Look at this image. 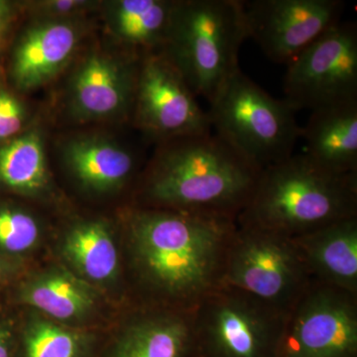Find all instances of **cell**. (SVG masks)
Wrapping results in <instances>:
<instances>
[{"label": "cell", "instance_id": "obj_3", "mask_svg": "<svg viewBox=\"0 0 357 357\" xmlns=\"http://www.w3.org/2000/svg\"><path fill=\"white\" fill-rule=\"evenodd\" d=\"M357 217V173L335 174L306 154L269 167L237 222L294 238Z\"/></svg>", "mask_w": 357, "mask_h": 357}, {"label": "cell", "instance_id": "obj_5", "mask_svg": "<svg viewBox=\"0 0 357 357\" xmlns=\"http://www.w3.org/2000/svg\"><path fill=\"white\" fill-rule=\"evenodd\" d=\"M211 129L259 170L293 156L302 136L286 100L272 98L239 69L210 102Z\"/></svg>", "mask_w": 357, "mask_h": 357}, {"label": "cell", "instance_id": "obj_13", "mask_svg": "<svg viewBox=\"0 0 357 357\" xmlns=\"http://www.w3.org/2000/svg\"><path fill=\"white\" fill-rule=\"evenodd\" d=\"M292 241L314 283L357 296V217Z\"/></svg>", "mask_w": 357, "mask_h": 357}, {"label": "cell", "instance_id": "obj_15", "mask_svg": "<svg viewBox=\"0 0 357 357\" xmlns=\"http://www.w3.org/2000/svg\"><path fill=\"white\" fill-rule=\"evenodd\" d=\"M79 33L61 21L30 28L18 42L11 62V77L18 89H36L50 81L74 53Z\"/></svg>", "mask_w": 357, "mask_h": 357}, {"label": "cell", "instance_id": "obj_10", "mask_svg": "<svg viewBox=\"0 0 357 357\" xmlns=\"http://www.w3.org/2000/svg\"><path fill=\"white\" fill-rule=\"evenodd\" d=\"M196 96L162 52L145 56L134 96L136 121L145 132L165 141L211 133L208 112Z\"/></svg>", "mask_w": 357, "mask_h": 357}, {"label": "cell", "instance_id": "obj_16", "mask_svg": "<svg viewBox=\"0 0 357 357\" xmlns=\"http://www.w3.org/2000/svg\"><path fill=\"white\" fill-rule=\"evenodd\" d=\"M301 138L307 156L321 168L357 173V102L312 112Z\"/></svg>", "mask_w": 357, "mask_h": 357}, {"label": "cell", "instance_id": "obj_29", "mask_svg": "<svg viewBox=\"0 0 357 357\" xmlns=\"http://www.w3.org/2000/svg\"><path fill=\"white\" fill-rule=\"evenodd\" d=\"M1 93H2V89L0 88V105H1Z\"/></svg>", "mask_w": 357, "mask_h": 357}, {"label": "cell", "instance_id": "obj_27", "mask_svg": "<svg viewBox=\"0 0 357 357\" xmlns=\"http://www.w3.org/2000/svg\"><path fill=\"white\" fill-rule=\"evenodd\" d=\"M86 2L82 1H51L45 4L49 8H51L54 13H68V11L74 10L83 6H86Z\"/></svg>", "mask_w": 357, "mask_h": 357}, {"label": "cell", "instance_id": "obj_14", "mask_svg": "<svg viewBox=\"0 0 357 357\" xmlns=\"http://www.w3.org/2000/svg\"><path fill=\"white\" fill-rule=\"evenodd\" d=\"M139 68L102 55L86 59L73 79L74 114L79 119H100L126 112L134 102Z\"/></svg>", "mask_w": 357, "mask_h": 357}, {"label": "cell", "instance_id": "obj_6", "mask_svg": "<svg viewBox=\"0 0 357 357\" xmlns=\"http://www.w3.org/2000/svg\"><path fill=\"white\" fill-rule=\"evenodd\" d=\"M312 284L292 238L236 222L227 249L222 286L289 314Z\"/></svg>", "mask_w": 357, "mask_h": 357}, {"label": "cell", "instance_id": "obj_28", "mask_svg": "<svg viewBox=\"0 0 357 357\" xmlns=\"http://www.w3.org/2000/svg\"><path fill=\"white\" fill-rule=\"evenodd\" d=\"M10 6L7 2L0 1V32L6 27L7 23L10 20Z\"/></svg>", "mask_w": 357, "mask_h": 357}, {"label": "cell", "instance_id": "obj_4", "mask_svg": "<svg viewBox=\"0 0 357 357\" xmlns=\"http://www.w3.org/2000/svg\"><path fill=\"white\" fill-rule=\"evenodd\" d=\"M248 38L241 0L176 1L162 53L195 95L211 102L239 70V50Z\"/></svg>", "mask_w": 357, "mask_h": 357}, {"label": "cell", "instance_id": "obj_25", "mask_svg": "<svg viewBox=\"0 0 357 357\" xmlns=\"http://www.w3.org/2000/svg\"><path fill=\"white\" fill-rule=\"evenodd\" d=\"M3 307L0 305V357H15L20 326Z\"/></svg>", "mask_w": 357, "mask_h": 357}, {"label": "cell", "instance_id": "obj_24", "mask_svg": "<svg viewBox=\"0 0 357 357\" xmlns=\"http://www.w3.org/2000/svg\"><path fill=\"white\" fill-rule=\"evenodd\" d=\"M24 117V107L20 100L2 89L0 105V145L20 132Z\"/></svg>", "mask_w": 357, "mask_h": 357}, {"label": "cell", "instance_id": "obj_20", "mask_svg": "<svg viewBox=\"0 0 357 357\" xmlns=\"http://www.w3.org/2000/svg\"><path fill=\"white\" fill-rule=\"evenodd\" d=\"M48 181L43 139L37 131L0 145V192L32 196L43 191Z\"/></svg>", "mask_w": 357, "mask_h": 357}, {"label": "cell", "instance_id": "obj_19", "mask_svg": "<svg viewBox=\"0 0 357 357\" xmlns=\"http://www.w3.org/2000/svg\"><path fill=\"white\" fill-rule=\"evenodd\" d=\"M63 252L84 281L105 283L119 275V248L105 223L75 225L65 236Z\"/></svg>", "mask_w": 357, "mask_h": 357}, {"label": "cell", "instance_id": "obj_18", "mask_svg": "<svg viewBox=\"0 0 357 357\" xmlns=\"http://www.w3.org/2000/svg\"><path fill=\"white\" fill-rule=\"evenodd\" d=\"M68 167L89 189L107 192L122 187L135 167L132 153L112 141L82 137L68 143L65 149Z\"/></svg>", "mask_w": 357, "mask_h": 357}, {"label": "cell", "instance_id": "obj_21", "mask_svg": "<svg viewBox=\"0 0 357 357\" xmlns=\"http://www.w3.org/2000/svg\"><path fill=\"white\" fill-rule=\"evenodd\" d=\"M95 335L46 319L20 326L15 357H100Z\"/></svg>", "mask_w": 357, "mask_h": 357}, {"label": "cell", "instance_id": "obj_2", "mask_svg": "<svg viewBox=\"0 0 357 357\" xmlns=\"http://www.w3.org/2000/svg\"><path fill=\"white\" fill-rule=\"evenodd\" d=\"M261 172L217 134L175 138L148 171L143 208L236 220Z\"/></svg>", "mask_w": 357, "mask_h": 357}, {"label": "cell", "instance_id": "obj_9", "mask_svg": "<svg viewBox=\"0 0 357 357\" xmlns=\"http://www.w3.org/2000/svg\"><path fill=\"white\" fill-rule=\"evenodd\" d=\"M278 357H357V296L312 282L288 314Z\"/></svg>", "mask_w": 357, "mask_h": 357}, {"label": "cell", "instance_id": "obj_7", "mask_svg": "<svg viewBox=\"0 0 357 357\" xmlns=\"http://www.w3.org/2000/svg\"><path fill=\"white\" fill-rule=\"evenodd\" d=\"M287 318L222 286L194 310L199 357H278Z\"/></svg>", "mask_w": 357, "mask_h": 357}, {"label": "cell", "instance_id": "obj_22", "mask_svg": "<svg viewBox=\"0 0 357 357\" xmlns=\"http://www.w3.org/2000/svg\"><path fill=\"white\" fill-rule=\"evenodd\" d=\"M175 4L164 0L119 1L115 6V32L134 46L164 48Z\"/></svg>", "mask_w": 357, "mask_h": 357}, {"label": "cell", "instance_id": "obj_11", "mask_svg": "<svg viewBox=\"0 0 357 357\" xmlns=\"http://www.w3.org/2000/svg\"><path fill=\"white\" fill-rule=\"evenodd\" d=\"M243 4L248 38L278 64H288L340 22L345 6L340 0H248Z\"/></svg>", "mask_w": 357, "mask_h": 357}, {"label": "cell", "instance_id": "obj_1", "mask_svg": "<svg viewBox=\"0 0 357 357\" xmlns=\"http://www.w3.org/2000/svg\"><path fill=\"white\" fill-rule=\"evenodd\" d=\"M236 220L138 208L128 218L136 279L154 307L192 311L222 286Z\"/></svg>", "mask_w": 357, "mask_h": 357}, {"label": "cell", "instance_id": "obj_8", "mask_svg": "<svg viewBox=\"0 0 357 357\" xmlns=\"http://www.w3.org/2000/svg\"><path fill=\"white\" fill-rule=\"evenodd\" d=\"M285 98L311 112L357 102V26L338 22L287 64Z\"/></svg>", "mask_w": 357, "mask_h": 357}, {"label": "cell", "instance_id": "obj_17", "mask_svg": "<svg viewBox=\"0 0 357 357\" xmlns=\"http://www.w3.org/2000/svg\"><path fill=\"white\" fill-rule=\"evenodd\" d=\"M14 302L35 307L55 321L82 319L95 310L96 295L84 279L53 269L15 287Z\"/></svg>", "mask_w": 357, "mask_h": 357}, {"label": "cell", "instance_id": "obj_26", "mask_svg": "<svg viewBox=\"0 0 357 357\" xmlns=\"http://www.w3.org/2000/svg\"><path fill=\"white\" fill-rule=\"evenodd\" d=\"M18 265L0 256V295L13 285L17 274Z\"/></svg>", "mask_w": 357, "mask_h": 357}, {"label": "cell", "instance_id": "obj_12", "mask_svg": "<svg viewBox=\"0 0 357 357\" xmlns=\"http://www.w3.org/2000/svg\"><path fill=\"white\" fill-rule=\"evenodd\" d=\"M100 357H199L194 310L153 306L140 312Z\"/></svg>", "mask_w": 357, "mask_h": 357}, {"label": "cell", "instance_id": "obj_23", "mask_svg": "<svg viewBox=\"0 0 357 357\" xmlns=\"http://www.w3.org/2000/svg\"><path fill=\"white\" fill-rule=\"evenodd\" d=\"M38 222L28 211L0 199V256L17 264L38 243Z\"/></svg>", "mask_w": 357, "mask_h": 357}]
</instances>
